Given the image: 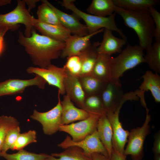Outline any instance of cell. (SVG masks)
Wrapping results in <instances>:
<instances>
[{
    "label": "cell",
    "mask_w": 160,
    "mask_h": 160,
    "mask_svg": "<svg viewBox=\"0 0 160 160\" xmlns=\"http://www.w3.org/2000/svg\"><path fill=\"white\" fill-rule=\"evenodd\" d=\"M18 42L24 47L33 63L41 68L47 67L52 60L60 57L65 46V42L39 34L33 29L29 37L19 31Z\"/></svg>",
    "instance_id": "obj_1"
},
{
    "label": "cell",
    "mask_w": 160,
    "mask_h": 160,
    "mask_svg": "<svg viewBox=\"0 0 160 160\" xmlns=\"http://www.w3.org/2000/svg\"><path fill=\"white\" fill-rule=\"evenodd\" d=\"M114 12L120 15L125 25L132 29L139 39V45L146 50L152 44L155 25L148 10H130L115 5Z\"/></svg>",
    "instance_id": "obj_2"
},
{
    "label": "cell",
    "mask_w": 160,
    "mask_h": 160,
    "mask_svg": "<svg viewBox=\"0 0 160 160\" xmlns=\"http://www.w3.org/2000/svg\"><path fill=\"white\" fill-rule=\"evenodd\" d=\"M16 7L11 11L0 14V33L4 35L8 30L14 31L23 24L25 26L24 35L29 37L33 28L34 18L26 7L24 0H17Z\"/></svg>",
    "instance_id": "obj_3"
},
{
    "label": "cell",
    "mask_w": 160,
    "mask_h": 160,
    "mask_svg": "<svg viewBox=\"0 0 160 160\" xmlns=\"http://www.w3.org/2000/svg\"><path fill=\"white\" fill-rule=\"evenodd\" d=\"M75 0H63L60 2L66 9L71 10L79 18L85 23L89 34L95 33L99 30L106 29L118 33L122 38L127 39L122 31L117 26L115 20V13L106 17H101L84 12L79 9L74 4Z\"/></svg>",
    "instance_id": "obj_4"
},
{
    "label": "cell",
    "mask_w": 160,
    "mask_h": 160,
    "mask_svg": "<svg viewBox=\"0 0 160 160\" xmlns=\"http://www.w3.org/2000/svg\"><path fill=\"white\" fill-rule=\"evenodd\" d=\"M143 51L139 45L128 44L117 56L112 57V79H119L126 71L145 63Z\"/></svg>",
    "instance_id": "obj_5"
},
{
    "label": "cell",
    "mask_w": 160,
    "mask_h": 160,
    "mask_svg": "<svg viewBox=\"0 0 160 160\" xmlns=\"http://www.w3.org/2000/svg\"><path fill=\"white\" fill-rule=\"evenodd\" d=\"M100 95L107 113L115 112L127 100L139 99L136 91L124 93L120 79H112L107 82Z\"/></svg>",
    "instance_id": "obj_6"
},
{
    "label": "cell",
    "mask_w": 160,
    "mask_h": 160,
    "mask_svg": "<svg viewBox=\"0 0 160 160\" xmlns=\"http://www.w3.org/2000/svg\"><path fill=\"white\" fill-rule=\"evenodd\" d=\"M146 109V116L145 121L141 127L133 128L129 132L127 144L124 149V154L130 155L133 160H141L143 155V145L146 136L150 133L149 125L151 119L149 114V110Z\"/></svg>",
    "instance_id": "obj_7"
},
{
    "label": "cell",
    "mask_w": 160,
    "mask_h": 160,
    "mask_svg": "<svg viewBox=\"0 0 160 160\" xmlns=\"http://www.w3.org/2000/svg\"><path fill=\"white\" fill-rule=\"evenodd\" d=\"M26 71L28 73L39 76L49 85L57 87L60 95L65 94L64 82L67 73L63 67H58L51 64L45 68L30 66L27 68Z\"/></svg>",
    "instance_id": "obj_8"
},
{
    "label": "cell",
    "mask_w": 160,
    "mask_h": 160,
    "mask_svg": "<svg viewBox=\"0 0 160 160\" xmlns=\"http://www.w3.org/2000/svg\"><path fill=\"white\" fill-rule=\"evenodd\" d=\"M58 92V102L56 105L50 110L44 112L35 109L30 117L39 122L42 126L44 133L51 135L59 131L61 125L62 106Z\"/></svg>",
    "instance_id": "obj_9"
},
{
    "label": "cell",
    "mask_w": 160,
    "mask_h": 160,
    "mask_svg": "<svg viewBox=\"0 0 160 160\" xmlns=\"http://www.w3.org/2000/svg\"><path fill=\"white\" fill-rule=\"evenodd\" d=\"M102 116L91 114L88 118L76 123L60 126L59 131L67 133L75 142L80 141L96 130L98 119Z\"/></svg>",
    "instance_id": "obj_10"
},
{
    "label": "cell",
    "mask_w": 160,
    "mask_h": 160,
    "mask_svg": "<svg viewBox=\"0 0 160 160\" xmlns=\"http://www.w3.org/2000/svg\"><path fill=\"white\" fill-rule=\"evenodd\" d=\"M57 146L65 149L72 146H76L81 148L88 155L98 153L109 158L108 152L101 142L96 130L92 134L78 142L73 141L71 137L67 136L64 140Z\"/></svg>",
    "instance_id": "obj_11"
},
{
    "label": "cell",
    "mask_w": 160,
    "mask_h": 160,
    "mask_svg": "<svg viewBox=\"0 0 160 160\" xmlns=\"http://www.w3.org/2000/svg\"><path fill=\"white\" fill-rule=\"evenodd\" d=\"M47 83L41 77H35L29 79H10L0 82V97L23 93L27 87L33 86L44 89Z\"/></svg>",
    "instance_id": "obj_12"
},
{
    "label": "cell",
    "mask_w": 160,
    "mask_h": 160,
    "mask_svg": "<svg viewBox=\"0 0 160 160\" xmlns=\"http://www.w3.org/2000/svg\"><path fill=\"white\" fill-rule=\"evenodd\" d=\"M121 107H120L114 112H107L106 115L112 129L113 148L119 153L124 154L129 132L123 128L119 120V114Z\"/></svg>",
    "instance_id": "obj_13"
},
{
    "label": "cell",
    "mask_w": 160,
    "mask_h": 160,
    "mask_svg": "<svg viewBox=\"0 0 160 160\" xmlns=\"http://www.w3.org/2000/svg\"><path fill=\"white\" fill-rule=\"evenodd\" d=\"M104 28L84 36L71 35L65 42V46L60 57L63 58L71 56L79 55L91 44L90 39L95 35L103 32Z\"/></svg>",
    "instance_id": "obj_14"
},
{
    "label": "cell",
    "mask_w": 160,
    "mask_h": 160,
    "mask_svg": "<svg viewBox=\"0 0 160 160\" xmlns=\"http://www.w3.org/2000/svg\"><path fill=\"white\" fill-rule=\"evenodd\" d=\"M42 1L47 4L57 15L61 25L68 30L71 34L79 36L89 34L86 25L81 23L79 18L74 14L71 15L62 12L47 0Z\"/></svg>",
    "instance_id": "obj_15"
},
{
    "label": "cell",
    "mask_w": 160,
    "mask_h": 160,
    "mask_svg": "<svg viewBox=\"0 0 160 160\" xmlns=\"http://www.w3.org/2000/svg\"><path fill=\"white\" fill-rule=\"evenodd\" d=\"M61 103L62 106L61 125L84 120L93 114L83 109L76 107L67 95L64 96Z\"/></svg>",
    "instance_id": "obj_16"
},
{
    "label": "cell",
    "mask_w": 160,
    "mask_h": 160,
    "mask_svg": "<svg viewBox=\"0 0 160 160\" xmlns=\"http://www.w3.org/2000/svg\"><path fill=\"white\" fill-rule=\"evenodd\" d=\"M112 32L104 29L103 40L97 48L99 54L111 56L121 52V48L126 43L127 39L116 37L113 35Z\"/></svg>",
    "instance_id": "obj_17"
},
{
    "label": "cell",
    "mask_w": 160,
    "mask_h": 160,
    "mask_svg": "<svg viewBox=\"0 0 160 160\" xmlns=\"http://www.w3.org/2000/svg\"><path fill=\"white\" fill-rule=\"evenodd\" d=\"M33 28L42 35L55 40L65 42L71 35L70 32L62 25L47 24L34 18Z\"/></svg>",
    "instance_id": "obj_18"
},
{
    "label": "cell",
    "mask_w": 160,
    "mask_h": 160,
    "mask_svg": "<svg viewBox=\"0 0 160 160\" xmlns=\"http://www.w3.org/2000/svg\"><path fill=\"white\" fill-rule=\"evenodd\" d=\"M64 86L66 95L71 100L80 108L85 111L84 102L86 95L78 77L67 73V76L64 81Z\"/></svg>",
    "instance_id": "obj_19"
},
{
    "label": "cell",
    "mask_w": 160,
    "mask_h": 160,
    "mask_svg": "<svg viewBox=\"0 0 160 160\" xmlns=\"http://www.w3.org/2000/svg\"><path fill=\"white\" fill-rule=\"evenodd\" d=\"M143 81L139 87L141 99H145V92H151L155 102H160V76L159 74L147 70L142 76Z\"/></svg>",
    "instance_id": "obj_20"
},
{
    "label": "cell",
    "mask_w": 160,
    "mask_h": 160,
    "mask_svg": "<svg viewBox=\"0 0 160 160\" xmlns=\"http://www.w3.org/2000/svg\"><path fill=\"white\" fill-rule=\"evenodd\" d=\"M100 43L98 41L94 42L79 55L81 68L79 76L91 75L99 55L97 48Z\"/></svg>",
    "instance_id": "obj_21"
},
{
    "label": "cell",
    "mask_w": 160,
    "mask_h": 160,
    "mask_svg": "<svg viewBox=\"0 0 160 160\" xmlns=\"http://www.w3.org/2000/svg\"><path fill=\"white\" fill-rule=\"evenodd\" d=\"M99 138L110 158L113 150V131L106 114L99 118L96 128Z\"/></svg>",
    "instance_id": "obj_22"
},
{
    "label": "cell",
    "mask_w": 160,
    "mask_h": 160,
    "mask_svg": "<svg viewBox=\"0 0 160 160\" xmlns=\"http://www.w3.org/2000/svg\"><path fill=\"white\" fill-rule=\"evenodd\" d=\"M111 56L99 54L91 75L104 82L111 80Z\"/></svg>",
    "instance_id": "obj_23"
},
{
    "label": "cell",
    "mask_w": 160,
    "mask_h": 160,
    "mask_svg": "<svg viewBox=\"0 0 160 160\" xmlns=\"http://www.w3.org/2000/svg\"><path fill=\"white\" fill-rule=\"evenodd\" d=\"M114 5L130 10H148L151 7L159 4L158 0H113Z\"/></svg>",
    "instance_id": "obj_24"
},
{
    "label": "cell",
    "mask_w": 160,
    "mask_h": 160,
    "mask_svg": "<svg viewBox=\"0 0 160 160\" xmlns=\"http://www.w3.org/2000/svg\"><path fill=\"white\" fill-rule=\"evenodd\" d=\"M114 6L113 0H93L87 10L90 14L106 17L114 13Z\"/></svg>",
    "instance_id": "obj_25"
},
{
    "label": "cell",
    "mask_w": 160,
    "mask_h": 160,
    "mask_svg": "<svg viewBox=\"0 0 160 160\" xmlns=\"http://www.w3.org/2000/svg\"><path fill=\"white\" fill-rule=\"evenodd\" d=\"M51 155L50 160H92L91 156L76 146L69 147L62 152L52 153Z\"/></svg>",
    "instance_id": "obj_26"
},
{
    "label": "cell",
    "mask_w": 160,
    "mask_h": 160,
    "mask_svg": "<svg viewBox=\"0 0 160 160\" xmlns=\"http://www.w3.org/2000/svg\"><path fill=\"white\" fill-rule=\"evenodd\" d=\"M78 77L86 95H100L107 83L103 82L90 75Z\"/></svg>",
    "instance_id": "obj_27"
},
{
    "label": "cell",
    "mask_w": 160,
    "mask_h": 160,
    "mask_svg": "<svg viewBox=\"0 0 160 160\" xmlns=\"http://www.w3.org/2000/svg\"><path fill=\"white\" fill-rule=\"evenodd\" d=\"M144 56L145 63L155 73H160V41H156L147 49Z\"/></svg>",
    "instance_id": "obj_28"
},
{
    "label": "cell",
    "mask_w": 160,
    "mask_h": 160,
    "mask_svg": "<svg viewBox=\"0 0 160 160\" xmlns=\"http://www.w3.org/2000/svg\"><path fill=\"white\" fill-rule=\"evenodd\" d=\"M0 157L7 160H50L52 156L43 153L37 154L23 149L12 154L0 152Z\"/></svg>",
    "instance_id": "obj_29"
},
{
    "label": "cell",
    "mask_w": 160,
    "mask_h": 160,
    "mask_svg": "<svg viewBox=\"0 0 160 160\" xmlns=\"http://www.w3.org/2000/svg\"><path fill=\"white\" fill-rule=\"evenodd\" d=\"M41 1L42 4L39 6L36 13L37 19L44 23L62 25L57 15L53 10L42 0Z\"/></svg>",
    "instance_id": "obj_30"
},
{
    "label": "cell",
    "mask_w": 160,
    "mask_h": 160,
    "mask_svg": "<svg viewBox=\"0 0 160 160\" xmlns=\"http://www.w3.org/2000/svg\"><path fill=\"white\" fill-rule=\"evenodd\" d=\"M84 103L85 111L91 114L102 116L107 114L100 94L86 95Z\"/></svg>",
    "instance_id": "obj_31"
},
{
    "label": "cell",
    "mask_w": 160,
    "mask_h": 160,
    "mask_svg": "<svg viewBox=\"0 0 160 160\" xmlns=\"http://www.w3.org/2000/svg\"><path fill=\"white\" fill-rule=\"evenodd\" d=\"M36 142V132L34 130H30L27 132L20 133L10 149L12 150L19 151L23 149L30 144Z\"/></svg>",
    "instance_id": "obj_32"
},
{
    "label": "cell",
    "mask_w": 160,
    "mask_h": 160,
    "mask_svg": "<svg viewBox=\"0 0 160 160\" xmlns=\"http://www.w3.org/2000/svg\"><path fill=\"white\" fill-rule=\"evenodd\" d=\"M19 125V122L13 117L4 115L0 116V148L9 131Z\"/></svg>",
    "instance_id": "obj_33"
},
{
    "label": "cell",
    "mask_w": 160,
    "mask_h": 160,
    "mask_svg": "<svg viewBox=\"0 0 160 160\" xmlns=\"http://www.w3.org/2000/svg\"><path fill=\"white\" fill-rule=\"evenodd\" d=\"M63 67L67 73L78 77L81 68V62L80 56L73 55L67 57V61Z\"/></svg>",
    "instance_id": "obj_34"
},
{
    "label": "cell",
    "mask_w": 160,
    "mask_h": 160,
    "mask_svg": "<svg viewBox=\"0 0 160 160\" xmlns=\"http://www.w3.org/2000/svg\"><path fill=\"white\" fill-rule=\"evenodd\" d=\"M20 132V129L19 126L9 131L0 148V152L6 153L7 150L10 149L15 142Z\"/></svg>",
    "instance_id": "obj_35"
},
{
    "label": "cell",
    "mask_w": 160,
    "mask_h": 160,
    "mask_svg": "<svg viewBox=\"0 0 160 160\" xmlns=\"http://www.w3.org/2000/svg\"><path fill=\"white\" fill-rule=\"evenodd\" d=\"M148 11L152 17L155 25L154 37L156 41H160V13L154 7H150Z\"/></svg>",
    "instance_id": "obj_36"
},
{
    "label": "cell",
    "mask_w": 160,
    "mask_h": 160,
    "mask_svg": "<svg viewBox=\"0 0 160 160\" xmlns=\"http://www.w3.org/2000/svg\"><path fill=\"white\" fill-rule=\"evenodd\" d=\"M154 141L153 151L154 154H160V130L156 133L154 136Z\"/></svg>",
    "instance_id": "obj_37"
},
{
    "label": "cell",
    "mask_w": 160,
    "mask_h": 160,
    "mask_svg": "<svg viewBox=\"0 0 160 160\" xmlns=\"http://www.w3.org/2000/svg\"><path fill=\"white\" fill-rule=\"evenodd\" d=\"M126 156L124 154L121 153L113 148L110 160H126Z\"/></svg>",
    "instance_id": "obj_38"
},
{
    "label": "cell",
    "mask_w": 160,
    "mask_h": 160,
    "mask_svg": "<svg viewBox=\"0 0 160 160\" xmlns=\"http://www.w3.org/2000/svg\"><path fill=\"white\" fill-rule=\"evenodd\" d=\"M91 157L92 160H110L109 158L100 153H93Z\"/></svg>",
    "instance_id": "obj_39"
},
{
    "label": "cell",
    "mask_w": 160,
    "mask_h": 160,
    "mask_svg": "<svg viewBox=\"0 0 160 160\" xmlns=\"http://www.w3.org/2000/svg\"><path fill=\"white\" fill-rule=\"evenodd\" d=\"M26 4L28 6V10L30 11L32 9L36 7V4L39 1L38 0H24Z\"/></svg>",
    "instance_id": "obj_40"
},
{
    "label": "cell",
    "mask_w": 160,
    "mask_h": 160,
    "mask_svg": "<svg viewBox=\"0 0 160 160\" xmlns=\"http://www.w3.org/2000/svg\"><path fill=\"white\" fill-rule=\"evenodd\" d=\"M4 35L0 33V56L3 51L4 47Z\"/></svg>",
    "instance_id": "obj_41"
},
{
    "label": "cell",
    "mask_w": 160,
    "mask_h": 160,
    "mask_svg": "<svg viewBox=\"0 0 160 160\" xmlns=\"http://www.w3.org/2000/svg\"><path fill=\"white\" fill-rule=\"evenodd\" d=\"M11 0H0V8L3 6L11 4Z\"/></svg>",
    "instance_id": "obj_42"
},
{
    "label": "cell",
    "mask_w": 160,
    "mask_h": 160,
    "mask_svg": "<svg viewBox=\"0 0 160 160\" xmlns=\"http://www.w3.org/2000/svg\"><path fill=\"white\" fill-rule=\"evenodd\" d=\"M154 160H160V154H154Z\"/></svg>",
    "instance_id": "obj_43"
}]
</instances>
